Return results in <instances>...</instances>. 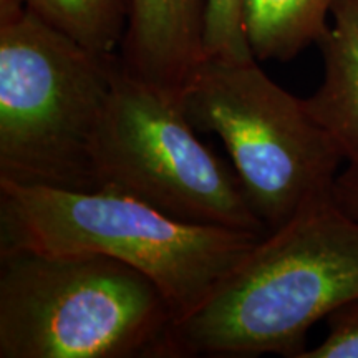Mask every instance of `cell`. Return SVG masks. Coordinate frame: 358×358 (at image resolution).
<instances>
[{"label":"cell","mask_w":358,"mask_h":358,"mask_svg":"<svg viewBox=\"0 0 358 358\" xmlns=\"http://www.w3.org/2000/svg\"><path fill=\"white\" fill-rule=\"evenodd\" d=\"M317 47L324 77L306 105L345 153H358V0H337Z\"/></svg>","instance_id":"obj_8"},{"label":"cell","mask_w":358,"mask_h":358,"mask_svg":"<svg viewBox=\"0 0 358 358\" xmlns=\"http://www.w3.org/2000/svg\"><path fill=\"white\" fill-rule=\"evenodd\" d=\"M116 66L29 8L0 22V181L96 191L93 145Z\"/></svg>","instance_id":"obj_4"},{"label":"cell","mask_w":358,"mask_h":358,"mask_svg":"<svg viewBox=\"0 0 358 358\" xmlns=\"http://www.w3.org/2000/svg\"><path fill=\"white\" fill-rule=\"evenodd\" d=\"M329 332L299 358H358V297L327 317Z\"/></svg>","instance_id":"obj_12"},{"label":"cell","mask_w":358,"mask_h":358,"mask_svg":"<svg viewBox=\"0 0 358 358\" xmlns=\"http://www.w3.org/2000/svg\"><path fill=\"white\" fill-rule=\"evenodd\" d=\"M266 236L179 221L110 189L69 191L0 181V252L100 254L155 282L178 322Z\"/></svg>","instance_id":"obj_2"},{"label":"cell","mask_w":358,"mask_h":358,"mask_svg":"<svg viewBox=\"0 0 358 358\" xmlns=\"http://www.w3.org/2000/svg\"><path fill=\"white\" fill-rule=\"evenodd\" d=\"M334 198L343 211L358 219V153L348 156L335 179Z\"/></svg>","instance_id":"obj_13"},{"label":"cell","mask_w":358,"mask_h":358,"mask_svg":"<svg viewBox=\"0 0 358 358\" xmlns=\"http://www.w3.org/2000/svg\"><path fill=\"white\" fill-rule=\"evenodd\" d=\"M204 55L227 62L256 58L244 25V0H208L204 19Z\"/></svg>","instance_id":"obj_11"},{"label":"cell","mask_w":358,"mask_h":358,"mask_svg":"<svg viewBox=\"0 0 358 358\" xmlns=\"http://www.w3.org/2000/svg\"><path fill=\"white\" fill-rule=\"evenodd\" d=\"M196 131L226 145L249 203L268 232L334 191L345 163L338 141L259 66L206 58L179 96Z\"/></svg>","instance_id":"obj_5"},{"label":"cell","mask_w":358,"mask_h":358,"mask_svg":"<svg viewBox=\"0 0 358 358\" xmlns=\"http://www.w3.org/2000/svg\"><path fill=\"white\" fill-rule=\"evenodd\" d=\"M158 285L90 252H0V358H179Z\"/></svg>","instance_id":"obj_3"},{"label":"cell","mask_w":358,"mask_h":358,"mask_svg":"<svg viewBox=\"0 0 358 358\" xmlns=\"http://www.w3.org/2000/svg\"><path fill=\"white\" fill-rule=\"evenodd\" d=\"M208 0H131L118 58L124 73L179 101L206 60Z\"/></svg>","instance_id":"obj_7"},{"label":"cell","mask_w":358,"mask_h":358,"mask_svg":"<svg viewBox=\"0 0 358 358\" xmlns=\"http://www.w3.org/2000/svg\"><path fill=\"white\" fill-rule=\"evenodd\" d=\"M337 0H244L245 35L257 62H289L319 45Z\"/></svg>","instance_id":"obj_9"},{"label":"cell","mask_w":358,"mask_h":358,"mask_svg":"<svg viewBox=\"0 0 358 358\" xmlns=\"http://www.w3.org/2000/svg\"><path fill=\"white\" fill-rule=\"evenodd\" d=\"M98 189L131 196L179 221L267 236L237 176L173 100L116 66L93 145Z\"/></svg>","instance_id":"obj_6"},{"label":"cell","mask_w":358,"mask_h":358,"mask_svg":"<svg viewBox=\"0 0 358 358\" xmlns=\"http://www.w3.org/2000/svg\"><path fill=\"white\" fill-rule=\"evenodd\" d=\"M38 19L87 50L118 55L131 0H25Z\"/></svg>","instance_id":"obj_10"},{"label":"cell","mask_w":358,"mask_h":358,"mask_svg":"<svg viewBox=\"0 0 358 358\" xmlns=\"http://www.w3.org/2000/svg\"><path fill=\"white\" fill-rule=\"evenodd\" d=\"M357 297L358 219L327 192L262 237L194 312L176 322L179 358H299L308 330Z\"/></svg>","instance_id":"obj_1"}]
</instances>
